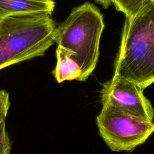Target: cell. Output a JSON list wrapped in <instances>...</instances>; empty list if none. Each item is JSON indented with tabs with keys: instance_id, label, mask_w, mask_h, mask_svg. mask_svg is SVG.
<instances>
[{
	"instance_id": "cell-1",
	"label": "cell",
	"mask_w": 154,
	"mask_h": 154,
	"mask_svg": "<svg viewBox=\"0 0 154 154\" xmlns=\"http://www.w3.org/2000/svg\"><path fill=\"white\" fill-rule=\"evenodd\" d=\"M113 76L143 90L154 82V1L126 16Z\"/></svg>"
},
{
	"instance_id": "cell-2",
	"label": "cell",
	"mask_w": 154,
	"mask_h": 154,
	"mask_svg": "<svg viewBox=\"0 0 154 154\" xmlns=\"http://www.w3.org/2000/svg\"><path fill=\"white\" fill-rule=\"evenodd\" d=\"M56 23L48 13L0 19V70L43 56L55 43Z\"/></svg>"
},
{
	"instance_id": "cell-3",
	"label": "cell",
	"mask_w": 154,
	"mask_h": 154,
	"mask_svg": "<svg viewBox=\"0 0 154 154\" xmlns=\"http://www.w3.org/2000/svg\"><path fill=\"white\" fill-rule=\"evenodd\" d=\"M103 28L102 14L89 2L74 8L68 17L56 26L54 41L73 53L72 57L82 72L79 81H85L96 66Z\"/></svg>"
},
{
	"instance_id": "cell-4",
	"label": "cell",
	"mask_w": 154,
	"mask_h": 154,
	"mask_svg": "<svg viewBox=\"0 0 154 154\" xmlns=\"http://www.w3.org/2000/svg\"><path fill=\"white\" fill-rule=\"evenodd\" d=\"M99 135L114 152L132 151L154 132V123L111 105L103 104L96 117Z\"/></svg>"
},
{
	"instance_id": "cell-5",
	"label": "cell",
	"mask_w": 154,
	"mask_h": 154,
	"mask_svg": "<svg viewBox=\"0 0 154 154\" xmlns=\"http://www.w3.org/2000/svg\"><path fill=\"white\" fill-rule=\"evenodd\" d=\"M143 89L125 79L114 76L102 84V105L109 104L138 117L153 121L154 109Z\"/></svg>"
},
{
	"instance_id": "cell-6",
	"label": "cell",
	"mask_w": 154,
	"mask_h": 154,
	"mask_svg": "<svg viewBox=\"0 0 154 154\" xmlns=\"http://www.w3.org/2000/svg\"><path fill=\"white\" fill-rule=\"evenodd\" d=\"M55 8L53 0H0V19L11 16L48 13Z\"/></svg>"
},
{
	"instance_id": "cell-7",
	"label": "cell",
	"mask_w": 154,
	"mask_h": 154,
	"mask_svg": "<svg viewBox=\"0 0 154 154\" xmlns=\"http://www.w3.org/2000/svg\"><path fill=\"white\" fill-rule=\"evenodd\" d=\"M73 53L60 46L56 49L57 64L52 70L55 80L61 83L64 81L78 80L82 72L77 62L72 57Z\"/></svg>"
},
{
	"instance_id": "cell-8",
	"label": "cell",
	"mask_w": 154,
	"mask_h": 154,
	"mask_svg": "<svg viewBox=\"0 0 154 154\" xmlns=\"http://www.w3.org/2000/svg\"><path fill=\"white\" fill-rule=\"evenodd\" d=\"M146 0H112L117 10L123 13L126 16L136 11Z\"/></svg>"
},
{
	"instance_id": "cell-9",
	"label": "cell",
	"mask_w": 154,
	"mask_h": 154,
	"mask_svg": "<svg viewBox=\"0 0 154 154\" xmlns=\"http://www.w3.org/2000/svg\"><path fill=\"white\" fill-rule=\"evenodd\" d=\"M11 144L7 130L5 119L0 122V154H10Z\"/></svg>"
},
{
	"instance_id": "cell-10",
	"label": "cell",
	"mask_w": 154,
	"mask_h": 154,
	"mask_svg": "<svg viewBox=\"0 0 154 154\" xmlns=\"http://www.w3.org/2000/svg\"><path fill=\"white\" fill-rule=\"evenodd\" d=\"M10 106L9 93L5 90H0V122L6 119Z\"/></svg>"
},
{
	"instance_id": "cell-11",
	"label": "cell",
	"mask_w": 154,
	"mask_h": 154,
	"mask_svg": "<svg viewBox=\"0 0 154 154\" xmlns=\"http://www.w3.org/2000/svg\"><path fill=\"white\" fill-rule=\"evenodd\" d=\"M95 1L100 4L104 8H107L112 4V0H95Z\"/></svg>"
},
{
	"instance_id": "cell-12",
	"label": "cell",
	"mask_w": 154,
	"mask_h": 154,
	"mask_svg": "<svg viewBox=\"0 0 154 154\" xmlns=\"http://www.w3.org/2000/svg\"><path fill=\"white\" fill-rule=\"evenodd\" d=\"M153 1H154V0H153Z\"/></svg>"
}]
</instances>
